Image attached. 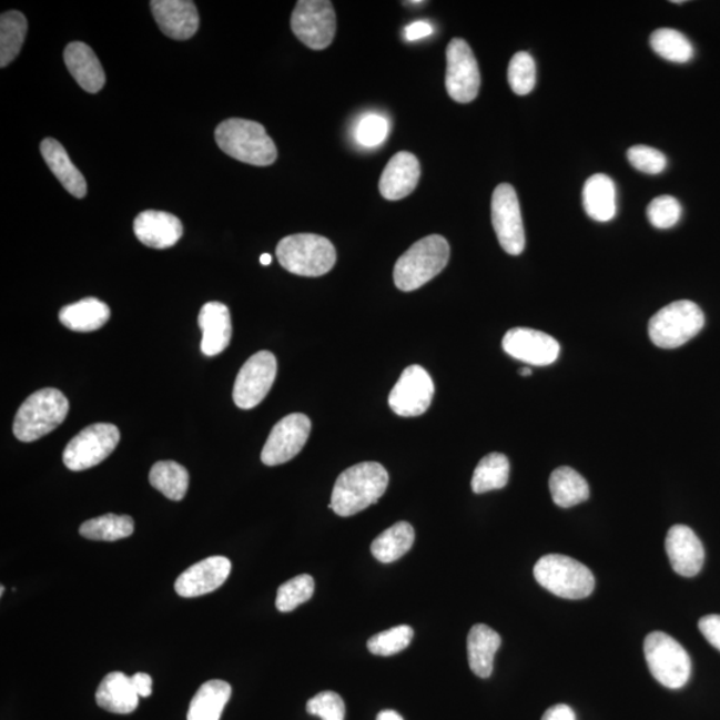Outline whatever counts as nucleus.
<instances>
[{
    "mask_svg": "<svg viewBox=\"0 0 720 720\" xmlns=\"http://www.w3.org/2000/svg\"><path fill=\"white\" fill-rule=\"evenodd\" d=\"M387 486L386 468L376 462H363L339 475L328 507L339 517H353L375 505L386 493Z\"/></svg>",
    "mask_w": 720,
    "mask_h": 720,
    "instance_id": "1",
    "label": "nucleus"
},
{
    "mask_svg": "<svg viewBox=\"0 0 720 720\" xmlns=\"http://www.w3.org/2000/svg\"><path fill=\"white\" fill-rule=\"evenodd\" d=\"M217 146L234 160L266 168L277 158V150L261 123L246 119L231 118L215 130Z\"/></svg>",
    "mask_w": 720,
    "mask_h": 720,
    "instance_id": "2",
    "label": "nucleus"
},
{
    "mask_svg": "<svg viewBox=\"0 0 720 720\" xmlns=\"http://www.w3.org/2000/svg\"><path fill=\"white\" fill-rule=\"evenodd\" d=\"M450 244L440 235H429L413 244L394 267L395 286L409 293L425 286L447 266Z\"/></svg>",
    "mask_w": 720,
    "mask_h": 720,
    "instance_id": "3",
    "label": "nucleus"
},
{
    "mask_svg": "<svg viewBox=\"0 0 720 720\" xmlns=\"http://www.w3.org/2000/svg\"><path fill=\"white\" fill-rule=\"evenodd\" d=\"M70 403L57 388H43L29 396L14 420L17 439L31 444L54 432L68 418Z\"/></svg>",
    "mask_w": 720,
    "mask_h": 720,
    "instance_id": "4",
    "label": "nucleus"
},
{
    "mask_svg": "<svg viewBox=\"0 0 720 720\" xmlns=\"http://www.w3.org/2000/svg\"><path fill=\"white\" fill-rule=\"evenodd\" d=\"M276 257L288 273L316 277L333 270L336 262L334 244L325 236L295 234L283 237L276 246Z\"/></svg>",
    "mask_w": 720,
    "mask_h": 720,
    "instance_id": "5",
    "label": "nucleus"
},
{
    "mask_svg": "<svg viewBox=\"0 0 720 720\" xmlns=\"http://www.w3.org/2000/svg\"><path fill=\"white\" fill-rule=\"evenodd\" d=\"M534 577L544 589L565 599H585L596 589L590 568L560 554L540 558L534 567Z\"/></svg>",
    "mask_w": 720,
    "mask_h": 720,
    "instance_id": "6",
    "label": "nucleus"
},
{
    "mask_svg": "<svg viewBox=\"0 0 720 720\" xmlns=\"http://www.w3.org/2000/svg\"><path fill=\"white\" fill-rule=\"evenodd\" d=\"M645 657L652 677L667 689H682L691 677V658L683 646L665 632L645 639Z\"/></svg>",
    "mask_w": 720,
    "mask_h": 720,
    "instance_id": "7",
    "label": "nucleus"
},
{
    "mask_svg": "<svg viewBox=\"0 0 720 720\" xmlns=\"http://www.w3.org/2000/svg\"><path fill=\"white\" fill-rule=\"evenodd\" d=\"M704 321V314L696 303L690 301L670 303L650 320V339L660 348L683 346L702 332Z\"/></svg>",
    "mask_w": 720,
    "mask_h": 720,
    "instance_id": "8",
    "label": "nucleus"
},
{
    "mask_svg": "<svg viewBox=\"0 0 720 720\" xmlns=\"http://www.w3.org/2000/svg\"><path fill=\"white\" fill-rule=\"evenodd\" d=\"M121 433L111 423H95L70 440L63 453V464L71 471L95 467L115 450Z\"/></svg>",
    "mask_w": 720,
    "mask_h": 720,
    "instance_id": "9",
    "label": "nucleus"
},
{
    "mask_svg": "<svg viewBox=\"0 0 720 720\" xmlns=\"http://www.w3.org/2000/svg\"><path fill=\"white\" fill-rule=\"evenodd\" d=\"M292 30L308 49H327L336 32L333 3L328 0H300L293 11Z\"/></svg>",
    "mask_w": 720,
    "mask_h": 720,
    "instance_id": "10",
    "label": "nucleus"
},
{
    "mask_svg": "<svg viewBox=\"0 0 720 720\" xmlns=\"http://www.w3.org/2000/svg\"><path fill=\"white\" fill-rule=\"evenodd\" d=\"M491 220L501 249L510 255H520L526 247L524 221L517 191L511 184L501 183L491 200Z\"/></svg>",
    "mask_w": 720,
    "mask_h": 720,
    "instance_id": "11",
    "label": "nucleus"
},
{
    "mask_svg": "<svg viewBox=\"0 0 720 720\" xmlns=\"http://www.w3.org/2000/svg\"><path fill=\"white\" fill-rule=\"evenodd\" d=\"M446 89L453 101L470 103L479 94L480 72L477 58L462 38L447 45Z\"/></svg>",
    "mask_w": 720,
    "mask_h": 720,
    "instance_id": "12",
    "label": "nucleus"
},
{
    "mask_svg": "<svg viewBox=\"0 0 720 720\" xmlns=\"http://www.w3.org/2000/svg\"><path fill=\"white\" fill-rule=\"evenodd\" d=\"M276 358L273 353L260 352L244 363L237 374L233 398L242 409H251L266 398L276 378Z\"/></svg>",
    "mask_w": 720,
    "mask_h": 720,
    "instance_id": "13",
    "label": "nucleus"
},
{
    "mask_svg": "<svg viewBox=\"0 0 720 720\" xmlns=\"http://www.w3.org/2000/svg\"><path fill=\"white\" fill-rule=\"evenodd\" d=\"M312 433V420L305 414H292L277 422L264 445L261 459L266 466L287 464L296 457Z\"/></svg>",
    "mask_w": 720,
    "mask_h": 720,
    "instance_id": "14",
    "label": "nucleus"
},
{
    "mask_svg": "<svg viewBox=\"0 0 720 720\" xmlns=\"http://www.w3.org/2000/svg\"><path fill=\"white\" fill-rule=\"evenodd\" d=\"M435 387L432 376L420 366H409L388 396V405L396 415L419 416L425 414L434 398Z\"/></svg>",
    "mask_w": 720,
    "mask_h": 720,
    "instance_id": "15",
    "label": "nucleus"
},
{
    "mask_svg": "<svg viewBox=\"0 0 720 720\" xmlns=\"http://www.w3.org/2000/svg\"><path fill=\"white\" fill-rule=\"evenodd\" d=\"M501 346L514 359L533 366H550L560 354L559 343L551 335L526 327L511 328Z\"/></svg>",
    "mask_w": 720,
    "mask_h": 720,
    "instance_id": "16",
    "label": "nucleus"
},
{
    "mask_svg": "<svg viewBox=\"0 0 720 720\" xmlns=\"http://www.w3.org/2000/svg\"><path fill=\"white\" fill-rule=\"evenodd\" d=\"M231 561L226 557H210L187 568L175 582L182 598H196L213 592L226 582Z\"/></svg>",
    "mask_w": 720,
    "mask_h": 720,
    "instance_id": "17",
    "label": "nucleus"
},
{
    "mask_svg": "<svg viewBox=\"0 0 720 720\" xmlns=\"http://www.w3.org/2000/svg\"><path fill=\"white\" fill-rule=\"evenodd\" d=\"M151 11L164 36L187 41L200 29V14L191 0H153Z\"/></svg>",
    "mask_w": 720,
    "mask_h": 720,
    "instance_id": "18",
    "label": "nucleus"
},
{
    "mask_svg": "<svg viewBox=\"0 0 720 720\" xmlns=\"http://www.w3.org/2000/svg\"><path fill=\"white\" fill-rule=\"evenodd\" d=\"M666 551L673 571L682 577L692 578L702 570L704 547L690 527H671L666 537Z\"/></svg>",
    "mask_w": 720,
    "mask_h": 720,
    "instance_id": "19",
    "label": "nucleus"
},
{
    "mask_svg": "<svg viewBox=\"0 0 720 720\" xmlns=\"http://www.w3.org/2000/svg\"><path fill=\"white\" fill-rule=\"evenodd\" d=\"M134 233L144 246L166 250L175 246L183 235V224L164 211L148 210L136 216Z\"/></svg>",
    "mask_w": 720,
    "mask_h": 720,
    "instance_id": "20",
    "label": "nucleus"
},
{
    "mask_svg": "<svg viewBox=\"0 0 720 720\" xmlns=\"http://www.w3.org/2000/svg\"><path fill=\"white\" fill-rule=\"evenodd\" d=\"M420 180L418 158L412 153L395 154L383 170L379 191L387 201H400L413 193Z\"/></svg>",
    "mask_w": 720,
    "mask_h": 720,
    "instance_id": "21",
    "label": "nucleus"
},
{
    "mask_svg": "<svg viewBox=\"0 0 720 720\" xmlns=\"http://www.w3.org/2000/svg\"><path fill=\"white\" fill-rule=\"evenodd\" d=\"M202 329V353L206 356H216L230 345L233 326H231L230 310L220 302L206 303L197 318Z\"/></svg>",
    "mask_w": 720,
    "mask_h": 720,
    "instance_id": "22",
    "label": "nucleus"
},
{
    "mask_svg": "<svg viewBox=\"0 0 720 720\" xmlns=\"http://www.w3.org/2000/svg\"><path fill=\"white\" fill-rule=\"evenodd\" d=\"M64 63L77 83L90 94H97L104 88L105 75L101 62L90 45L72 42L64 50Z\"/></svg>",
    "mask_w": 720,
    "mask_h": 720,
    "instance_id": "23",
    "label": "nucleus"
},
{
    "mask_svg": "<svg viewBox=\"0 0 720 720\" xmlns=\"http://www.w3.org/2000/svg\"><path fill=\"white\" fill-rule=\"evenodd\" d=\"M41 154L52 174L72 196L82 200L88 194V182L81 171L71 162L68 151L55 139L48 138L41 143Z\"/></svg>",
    "mask_w": 720,
    "mask_h": 720,
    "instance_id": "24",
    "label": "nucleus"
},
{
    "mask_svg": "<svg viewBox=\"0 0 720 720\" xmlns=\"http://www.w3.org/2000/svg\"><path fill=\"white\" fill-rule=\"evenodd\" d=\"M95 699L101 709L112 713L134 712L139 703L131 678L119 671L105 676L98 687Z\"/></svg>",
    "mask_w": 720,
    "mask_h": 720,
    "instance_id": "25",
    "label": "nucleus"
},
{
    "mask_svg": "<svg viewBox=\"0 0 720 720\" xmlns=\"http://www.w3.org/2000/svg\"><path fill=\"white\" fill-rule=\"evenodd\" d=\"M586 214L597 222H610L617 215V187L610 176L596 174L589 178L584 187Z\"/></svg>",
    "mask_w": 720,
    "mask_h": 720,
    "instance_id": "26",
    "label": "nucleus"
},
{
    "mask_svg": "<svg viewBox=\"0 0 720 720\" xmlns=\"http://www.w3.org/2000/svg\"><path fill=\"white\" fill-rule=\"evenodd\" d=\"M500 645L501 638L491 627L486 625L473 627L467 638V653L468 663L475 676L484 679L491 677L494 657Z\"/></svg>",
    "mask_w": 720,
    "mask_h": 720,
    "instance_id": "27",
    "label": "nucleus"
},
{
    "mask_svg": "<svg viewBox=\"0 0 720 720\" xmlns=\"http://www.w3.org/2000/svg\"><path fill=\"white\" fill-rule=\"evenodd\" d=\"M110 307L97 298L72 303L59 312V321L62 325L77 333L97 332L110 321Z\"/></svg>",
    "mask_w": 720,
    "mask_h": 720,
    "instance_id": "28",
    "label": "nucleus"
},
{
    "mask_svg": "<svg viewBox=\"0 0 720 720\" xmlns=\"http://www.w3.org/2000/svg\"><path fill=\"white\" fill-rule=\"evenodd\" d=\"M231 686L224 680H209L191 700L187 720H220L231 698Z\"/></svg>",
    "mask_w": 720,
    "mask_h": 720,
    "instance_id": "29",
    "label": "nucleus"
},
{
    "mask_svg": "<svg viewBox=\"0 0 720 720\" xmlns=\"http://www.w3.org/2000/svg\"><path fill=\"white\" fill-rule=\"evenodd\" d=\"M550 491L554 504L570 508L584 504L590 497V487L586 479L571 467H559L551 474Z\"/></svg>",
    "mask_w": 720,
    "mask_h": 720,
    "instance_id": "30",
    "label": "nucleus"
},
{
    "mask_svg": "<svg viewBox=\"0 0 720 720\" xmlns=\"http://www.w3.org/2000/svg\"><path fill=\"white\" fill-rule=\"evenodd\" d=\"M415 540V531L407 521H398L383 531L373 541L372 552L382 564H393L409 551Z\"/></svg>",
    "mask_w": 720,
    "mask_h": 720,
    "instance_id": "31",
    "label": "nucleus"
},
{
    "mask_svg": "<svg viewBox=\"0 0 720 720\" xmlns=\"http://www.w3.org/2000/svg\"><path fill=\"white\" fill-rule=\"evenodd\" d=\"M510 479V462L506 455L493 453L486 455L475 468L471 488L475 494L500 490Z\"/></svg>",
    "mask_w": 720,
    "mask_h": 720,
    "instance_id": "32",
    "label": "nucleus"
},
{
    "mask_svg": "<svg viewBox=\"0 0 720 720\" xmlns=\"http://www.w3.org/2000/svg\"><path fill=\"white\" fill-rule=\"evenodd\" d=\"M28 34V19L19 11L4 12L0 18V68L17 59Z\"/></svg>",
    "mask_w": 720,
    "mask_h": 720,
    "instance_id": "33",
    "label": "nucleus"
},
{
    "mask_svg": "<svg viewBox=\"0 0 720 720\" xmlns=\"http://www.w3.org/2000/svg\"><path fill=\"white\" fill-rule=\"evenodd\" d=\"M150 484L164 497L178 501L187 494L190 477L182 465L173 460H163L151 468Z\"/></svg>",
    "mask_w": 720,
    "mask_h": 720,
    "instance_id": "34",
    "label": "nucleus"
},
{
    "mask_svg": "<svg viewBox=\"0 0 720 720\" xmlns=\"http://www.w3.org/2000/svg\"><path fill=\"white\" fill-rule=\"evenodd\" d=\"M134 519L129 515L108 514L85 520L79 528L82 537L91 540L115 541L134 534Z\"/></svg>",
    "mask_w": 720,
    "mask_h": 720,
    "instance_id": "35",
    "label": "nucleus"
},
{
    "mask_svg": "<svg viewBox=\"0 0 720 720\" xmlns=\"http://www.w3.org/2000/svg\"><path fill=\"white\" fill-rule=\"evenodd\" d=\"M650 45L656 54L672 63L690 62L696 54L689 38L673 29L653 31L650 37Z\"/></svg>",
    "mask_w": 720,
    "mask_h": 720,
    "instance_id": "36",
    "label": "nucleus"
},
{
    "mask_svg": "<svg viewBox=\"0 0 720 720\" xmlns=\"http://www.w3.org/2000/svg\"><path fill=\"white\" fill-rule=\"evenodd\" d=\"M315 582L307 574L298 575L283 584L276 594V609L281 612L294 611L314 596Z\"/></svg>",
    "mask_w": 720,
    "mask_h": 720,
    "instance_id": "37",
    "label": "nucleus"
},
{
    "mask_svg": "<svg viewBox=\"0 0 720 720\" xmlns=\"http://www.w3.org/2000/svg\"><path fill=\"white\" fill-rule=\"evenodd\" d=\"M507 78L515 94H530L537 83V64L533 57L526 51L517 52L508 64Z\"/></svg>",
    "mask_w": 720,
    "mask_h": 720,
    "instance_id": "38",
    "label": "nucleus"
},
{
    "mask_svg": "<svg viewBox=\"0 0 720 720\" xmlns=\"http://www.w3.org/2000/svg\"><path fill=\"white\" fill-rule=\"evenodd\" d=\"M414 630L412 627L403 625L393 627V629L376 633L368 639L367 647L369 652L379 657H392L398 653L412 643Z\"/></svg>",
    "mask_w": 720,
    "mask_h": 720,
    "instance_id": "39",
    "label": "nucleus"
},
{
    "mask_svg": "<svg viewBox=\"0 0 720 720\" xmlns=\"http://www.w3.org/2000/svg\"><path fill=\"white\" fill-rule=\"evenodd\" d=\"M682 216V206L677 197L662 195L656 197L647 207V217L653 227L669 230L677 226Z\"/></svg>",
    "mask_w": 720,
    "mask_h": 720,
    "instance_id": "40",
    "label": "nucleus"
},
{
    "mask_svg": "<svg viewBox=\"0 0 720 720\" xmlns=\"http://www.w3.org/2000/svg\"><path fill=\"white\" fill-rule=\"evenodd\" d=\"M388 131L389 124L385 116L366 114L356 124L355 139L362 148L374 149L381 146L386 141Z\"/></svg>",
    "mask_w": 720,
    "mask_h": 720,
    "instance_id": "41",
    "label": "nucleus"
},
{
    "mask_svg": "<svg viewBox=\"0 0 720 720\" xmlns=\"http://www.w3.org/2000/svg\"><path fill=\"white\" fill-rule=\"evenodd\" d=\"M627 160L633 169L647 175H658L667 168V158L659 150L637 144L627 151Z\"/></svg>",
    "mask_w": 720,
    "mask_h": 720,
    "instance_id": "42",
    "label": "nucleus"
},
{
    "mask_svg": "<svg viewBox=\"0 0 720 720\" xmlns=\"http://www.w3.org/2000/svg\"><path fill=\"white\" fill-rule=\"evenodd\" d=\"M306 709L308 713L322 720H345L346 717L345 702L333 691H323L310 699Z\"/></svg>",
    "mask_w": 720,
    "mask_h": 720,
    "instance_id": "43",
    "label": "nucleus"
},
{
    "mask_svg": "<svg viewBox=\"0 0 720 720\" xmlns=\"http://www.w3.org/2000/svg\"><path fill=\"white\" fill-rule=\"evenodd\" d=\"M699 630L707 642L720 651V616H707L700 619Z\"/></svg>",
    "mask_w": 720,
    "mask_h": 720,
    "instance_id": "44",
    "label": "nucleus"
},
{
    "mask_svg": "<svg viewBox=\"0 0 720 720\" xmlns=\"http://www.w3.org/2000/svg\"><path fill=\"white\" fill-rule=\"evenodd\" d=\"M434 32L433 26L427 22H414L407 26L405 30V38L408 42L419 41L422 38H427Z\"/></svg>",
    "mask_w": 720,
    "mask_h": 720,
    "instance_id": "45",
    "label": "nucleus"
},
{
    "mask_svg": "<svg viewBox=\"0 0 720 720\" xmlns=\"http://www.w3.org/2000/svg\"><path fill=\"white\" fill-rule=\"evenodd\" d=\"M131 680L139 697L149 698L153 693V679L149 673L138 672Z\"/></svg>",
    "mask_w": 720,
    "mask_h": 720,
    "instance_id": "46",
    "label": "nucleus"
},
{
    "mask_svg": "<svg viewBox=\"0 0 720 720\" xmlns=\"http://www.w3.org/2000/svg\"><path fill=\"white\" fill-rule=\"evenodd\" d=\"M541 720H577L570 706L555 704L541 717Z\"/></svg>",
    "mask_w": 720,
    "mask_h": 720,
    "instance_id": "47",
    "label": "nucleus"
},
{
    "mask_svg": "<svg viewBox=\"0 0 720 720\" xmlns=\"http://www.w3.org/2000/svg\"><path fill=\"white\" fill-rule=\"evenodd\" d=\"M376 720H403L398 712L393 710L381 711Z\"/></svg>",
    "mask_w": 720,
    "mask_h": 720,
    "instance_id": "48",
    "label": "nucleus"
},
{
    "mask_svg": "<svg viewBox=\"0 0 720 720\" xmlns=\"http://www.w3.org/2000/svg\"><path fill=\"white\" fill-rule=\"evenodd\" d=\"M271 262H273V256H271L270 254H263L261 256V263L263 264V266H268Z\"/></svg>",
    "mask_w": 720,
    "mask_h": 720,
    "instance_id": "49",
    "label": "nucleus"
},
{
    "mask_svg": "<svg viewBox=\"0 0 720 720\" xmlns=\"http://www.w3.org/2000/svg\"><path fill=\"white\" fill-rule=\"evenodd\" d=\"M519 374H520L521 376H530V375L533 374V372H531L530 368H521L520 372H519Z\"/></svg>",
    "mask_w": 720,
    "mask_h": 720,
    "instance_id": "50",
    "label": "nucleus"
}]
</instances>
